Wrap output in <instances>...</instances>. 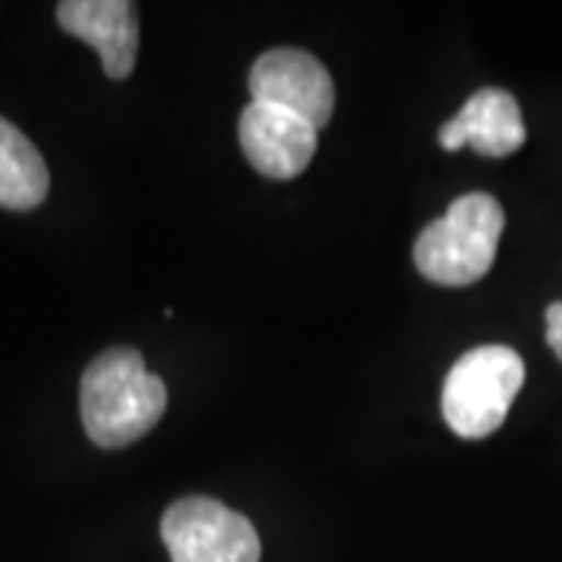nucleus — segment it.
<instances>
[{
    "mask_svg": "<svg viewBox=\"0 0 562 562\" xmlns=\"http://www.w3.org/2000/svg\"><path fill=\"white\" fill-rule=\"evenodd\" d=\"M503 206L497 198L472 191L450 203L441 220H435L413 247L416 269L441 288H465L482 281L497 260Z\"/></svg>",
    "mask_w": 562,
    "mask_h": 562,
    "instance_id": "2",
    "label": "nucleus"
},
{
    "mask_svg": "<svg viewBox=\"0 0 562 562\" xmlns=\"http://www.w3.org/2000/svg\"><path fill=\"white\" fill-rule=\"evenodd\" d=\"M238 138L247 162L266 179H297L310 166L319 128L301 116L269 106V103H247L238 122Z\"/></svg>",
    "mask_w": 562,
    "mask_h": 562,
    "instance_id": "6",
    "label": "nucleus"
},
{
    "mask_svg": "<svg viewBox=\"0 0 562 562\" xmlns=\"http://www.w3.org/2000/svg\"><path fill=\"white\" fill-rule=\"evenodd\" d=\"M443 150L472 147L482 157H509L525 144V122L519 101L503 88H482L441 128Z\"/></svg>",
    "mask_w": 562,
    "mask_h": 562,
    "instance_id": "8",
    "label": "nucleus"
},
{
    "mask_svg": "<svg viewBox=\"0 0 562 562\" xmlns=\"http://www.w3.org/2000/svg\"><path fill=\"white\" fill-rule=\"evenodd\" d=\"M160 531L172 562H260L254 522L213 497L172 503Z\"/></svg>",
    "mask_w": 562,
    "mask_h": 562,
    "instance_id": "4",
    "label": "nucleus"
},
{
    "mask_svg": "<svg viewBox=\"0 0 562 562\" xmlns=\"http://www.w3.org/2000/svg\"><path fill=\"white\" fill-rule=\"evenodd\" d=\"M250 101L288 110L322 132L335 113V81L306 50L276 47L250 69Z\"/></svg>",
    "mask_w": 562,
    "mask_h": 562,
    "instance_id": "5",
    "label": "nucleus"
},
{
    "mask_svg": "<svg viewBox=\"0 0 562 562\" xmlns=\"http://www.w3.org/2000/svg\"><path fill=\"white\" fill-rule=\"evenodd\" d=\"M543 316H547V344L562 362V303H550Z\"/></svg>",
    "mask_w": 562,
    "mask_h": 562,
    "instance_id": "10",
    "label": "nucleus"
},
{
    "mask_svg": "<svg viewBox=\"0 0 562 562\" xmlns=\"http://www.w3.org/2000/svg\"><path fill=\"white\" fill-rule=\"evenodd\" d=\"M57 22L101 54L110 79L132 76L138 60V7L132 0H63Z\"/></svg>",
    "mask_w": 562,
    "mask_h": 562,
    "instance_id": "7",
    "label": "nucleus"
},
{
    "mask_svg": "<svg viewBox=\"0 0 562 562\" xmlns=\"http://www.w3.org/2000/svg\"><path fill=\"white\" fill-rule=\"evenodd\" d=\"M166 384L147 372L132 347H113L94 357L81 375V425L103 450L140 441L166 413Z\"/></svg>",
    "mask_w": 562,
    "mask_h": 562,
    "instance_id": "1",
    "label": "nucleus"
},
{
    "mask_svg": "<svg viewBox=\"0 0 562 562\" xmlns=\"http://www.w3.org/2000/svg\"><path fill=\"white\" fill-rule=\"evenodd\" d=\"M47 188L50 172L38 147L0 116V206L35 210L47 198Z\"/></svg>",
    "mask_w": 562,
    "mask_h": 562,
    "instance_id": "9",
    "label": "nucleus"
},
{
    "mask_svg": "<svg viewBox=\"0 0 562 562\" xmlns=\"http://www.w3.org/2000/svg\"><path fill=\"white\" fill-rule=\"evenodd\" d=\"M522 384V357L506 344H482L462 353L443 379V422L465 441H482L506 422Z\"/></svg>",
    "mask_w": 562,
    "mask_h": 562,
    "instance_id": "3",
    "label": "nucleus"
}]
</instances>
